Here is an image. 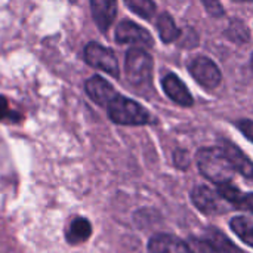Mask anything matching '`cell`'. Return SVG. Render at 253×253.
Wrapping results in <instances>:
<instances>
[{
	"label": "cell",
	"instance_id": "obj_1",
	"mask_svg": "<svg viewBox=\"0 0 253 253\" xmlns=\"http://www.w3.org/2000/svg\"><path fill=\"white\" fill-rule=\"evenodd\" d=\"M197 166L200 173L216 185L231 182L236 175V169L222 148H202L197 153Z\"/></svg>",
	"mask_w": 253,
	"mask_h": 253
},
{
	"label": "cell",
	"instance_id": "obj_2",
	"mask_svg": "<svg viewBox=\"0 0 253 253\" xmlns=\"http://www.w3.org/2000/svg\"><path fill=\"white\" fill-rule=\"evenodd\" d=\"M108 117L117 123L125 126H141L150 123L148 111L138 102L117 95L108 105H107Z\"/></svg>",
	"mask_w": 253,
	"mask_h": 253
},
{
	"label": "cell",
	"instance_id": "obj_3",
	"mask_svg": "<svg viewBox=\"0 0 253 253\" xmlns=\"http://www.w3.org/2000/svg\"><path fill=\"white\" fill-rule=\"evenodd\" d=\"M153 76V58L141 49L132 47L126 53V77L133 86H145L151 82Z\"/></svg>",
	"mask_w": 253,
	"mask_h": 253
},
{
	"label": "cell",
	"instance_id": "obj_4",
	"mask_svg": "<svg viewBox=\"0 0 253 253\" xmlns=\"http://www.w3.org/2000/svg\"><path fill=\"white\" fill-rule=\"evenodd\" d=\"M84 59L90 67L105 71L107 74H110L113 77H119V74H120L119 62H117V58L113 53V50H110L108 47H104L102 44H99L96 42H90L86 44Z\"/></svg>",
	"mask_w": 253,
	"mask_h": 253
},
{
	"label": "cell",
	"instance_id": "obj_5",
	"mask_svg": "<svg viewBox=\"0 0 253 253\" xmlns=\"http://www.w3.org/2000/svg\"><path fill=\"white\" fill-rule=\"evenodd\" d=\"M190 73L191 76L206 89H215L216 86H219L221 83V71L216 67V64L206 58V56H197L194 58L190 65Z\"/></svg>",
	"mask_w": 253,
	"mask_h": 253
},
{
	"label": "cell",
	"instance_id": "obj_6",
	"mask_svg": "<svg viewBox=\"0 0 253 253\" xmlns=\"http://www.w3.org/2000/svg\"><path fill=\"white\" fill-rule=\"evenodd\" d=\"M116 42L120 44H133V46H142V47H151L154 44L151 34L141 25L129 19H125L117 25Z\"/></svg>",
	"mask_w": 253,
	"mask_h": 253
},
{
	"label": "cell",
	"instance_id": "obj_7",
	"mask_svg": "<svg viewBox=\"0 0 253 253\" xmlns=\"http://www.w3.org/2000/svg\"><path fill=\"white\" fill-rule=\"evenodd\" d=\"M191 200L196 205V208L206 213V215H218L224 213V199L219 196L218 191L206 187V185H199L191 191Z\"/></svg>",
	"mask_w": 253,
	"mask_h": 253
},
{
	"label": "cell",
	"instance_id": "obj_8",
	"mask_svg": "<svg viewBox=\"0 0 253 253\" xmlns=\"http://www.w3.org/2000/svg\"><path fill=\"white\" fill-rule=\"evenodd\" d=\"M86 93L89 95V98L96 102L98 105L107 107L119 93L116 92V89L102 77L99 76H93L86 82Z\"/></svg>",
	"mask_w": 253,
	"mask_h": 253
},
{
	"label": "cell",
	"instance_id": "obj_9",
	"mask_svg": "<svg viewBox=\"0 0 253 253\" xmlns=\"http://www.w3.org/2000/svg\"><path fill=\"white\" fill-rule=\"evenodd\" d=\"M95 24L101 31H108L117 15V0H90Z\"/></svg>",
	"mask_w": 253,
	"mask_h": 253
},
{
	"label": "cell",
	"instance_id": "obj_10",
	"mask_svg": "<svg viewBox=\"0 0 253 253\" xmlns=\"http://www.w3.org/2000/svg\"><path fill=\"white\" fill-rule=\"evenodd\" d=\"M163 89L166 92V95L176 102L178 105L182 107H191L194 104V99L190 93V90L187 89V86L181 82V79L175 74H166L162 80Z\"/></svg>",
	"mask_w": 253,
	"mask_h": 253
},
{
	"label": "cell",
	"instance_id": "obj_11",
	"mask_svg": "<svg viewBox=\"0 0 253 253\" xmlns=\"http://www.w3.org/2000/svg\"><path fill=\"white\" fill-rule=\"evenodd\" d=\"M148 251L150 253H193L188 243L169 234H157L151 237Z\"/></svg>",
	"mask_w": 253,
	"mask_h": 253
},
{
	"label": "cell",
	"instance_id": "obj_12",
	"mask_svg": "<svg viewBox=\"0 0 253 253\" xmlns=\"http://www.w3.org/2000/svg\"><path fill=\"white\" fill-rule=\"evenodd\" d=\"M222 150L225 151V154L230 159V162H231L233 168L236 169V172L242 173L248 179H253V163L240 148H237L231 142H225Z\"/></svg>",
	"mask_w": 253,
	"mask_h": 253
},
{
	"label": "cell",
	"instance_id": "obj_13",
	"mask_svg": "<svg viewBox=\"0 0 253 253\" xmlns=\"http://www.w3.org/2000/svg\"><path fill=\"white\" fill-rule=\"evenodd\" d=\"M92 236V225L86 218H74L65 233V239L70 245H80Z\"/></svg>",
	"mask_w": 253,
	"mask_h": 253
},
{
	"label": "cell",
	"instance_id": "obj_14",
	"mask_svg": "<svg viewBox=\"0 0 253 253\" xmlns=\"http://www.w3.org/2000/svg\"><path fill=\"white\" fill-rule=\"evenodd\" d=\"M208 243L213 248V251L216 253H243L242 249H239L224 233H221L219 230L211 228L208 231L206 236Z\"/></svg>",
	"mask_w": 253,
	"mask_h": 253
},
{
	"label": "cell",
	"instance_id": "obj_15",
	"mask_svg": "<svg viewBox=\"0 0 253 253\" xmlns=\"http://www.w3.org/2000/svg\"><path fill=\"white\" fill-rule=\"evenodd\" d=\"M157 30H159V34H160V39L165 42V43H170V42H175L181 31L179 28L176 27L173 18L169 15V13H162L157 19Z\"/></svg>",
	"mask_w": 253,
	"mask_h": 253
},
{
	"label": "cell",
	"instance_id": "obj_16",
	"mask_svg": "<svg viewBox=\"0 0 253 253\" xmlns=\"http://www.w3.org/2000/svg\"><path fill=\"white\" fill-rule=\"evenodd\" d=\"M231 230L234 231V234L243 240L248 246L253 248V224L245 216H236L231 221Z\"/></svg>",
	"mask_w": 253,
	"mask_h": 253
},
{
	"label": "cell",
	"instance_id": "obj_17",
	"mask_svg": "<svg viewBox=\"0 0 253 253\" xmlns=\"http://www.w3.org/2000/svg\"><path fill=\"white\" fill-rule=\"evenodd\" d=\"M216 191L219 193V196L225 200V202H228V203H231V205H234V206H239V203L242 202V199H243V196H245V193H242L236 185H233L231 182H225V184H221V185H216Z\"/></svg>",
	"mask_w": 253,
	"mask_h": 253
},
{
	"label": "cell",
	"instance_id": "obj_18",
	"mask_svg": "<svg viewBox=\"0 0 253 253\" xmlns=\"http://www.w3.org/2000/svg\"><path fill=\"white\" fill-rule=\"evenodd\" d=\"M126 4L139 16L150 18L156 12V3L153 0H125Z\"/></svg>",
	"mask_w": 253,
	"mask_h": 253
},
{
	"label": "cell",
	"instance_id": "obj_19",
	"mask_svg": "<svg viewBox=\"0 0 253 253\" xmlns=\"http://www.w3.org/2000/svg\"><path fill=\"white\" fill-rule=\"evenodd\" d=\"M22 116L16 111H12L9 107V102L4 96L0 95V122L7 120V122H21Z\"/></svg>",
	"mask_w": 253,
	"mask_h": 253
},
{
	"label": "cell",
	"instance_id": "obj_20",
	"mask_svg": "<svg viewBox=\"0 0 253 253\" xmlns=\"http://www.w3.org/2000/svg\"><path fill=\"white\" fill-rule=\"evenodd\" d=\"M228 34H230L228 37H231L237 42H246L249 39V31H248L246 25L240 21H236L234 24H231Z\"/></svg>",
	"mask_w": 253,
	"mask_h": 253
},
{
	"label": "cell",
	"instance_id": "obj_21",
	"mask_svg": "<svg viewBox=\"0 0 253 253\" xmlns=\"http://www.w3.org/2000/svg\"><path fill=\"white\" fill-rule=\"evenodd\" d=\"M190 249L193 253H216L213 251V248L208 243V240H199V239H191L188 243Z\"/></svg>",
	"mask_w": 253,
	"mask_h": 253
},
{
	"label": "cell",
	"instance_id": "obj_22",
	"mask_svg": "<svg viewBox=\"0 0 253 253\" xmlns=\"http://www.w3.org/2000/svg\"><path fill=\"white\" fill-rule=\"evenodd\" d=\"M203 6L212 16H222L224 15V7L219 0H202Z\"/></svg>",
	"mask_w": 253,
	"mask_h": 253
},
{
	"label": "cell",
	"instance_id": "obj_23",
	"mask_svg": "<svg viewBox=\"0 0 253 253\" xmlns=\"http://www.w3.org/2000/svg\"><path fill=\"white\" fill-rule=\"evenodd\" d=\"M175 163H176L178 168L185 169L190 165V156H188V153L185 150H178L175 153Z\"/></svg>",
	"mask_w": 253,
	"mask_h": 253
},
{
	"label": "cell",
	"instance_id": "obj_24",
	"mask_svg": "<svg viewBox=\"0 0 253 253\" xmlns=\"http://www.w3.org/2000/svg\"><path fill=\"white\" fill-rule=\"evenodd\" d=\"M239 129L245 133V136L248 139H251L253 142V122L252 120H242L239 122Z\"/></svg>",
	"mask_w": 253,
	"mask_h": 253
},
{
	"label": "cell",
	"instance_id": "obj_25",
	"mask_svg": "<svg viewBox=\"0 0 253 253\" xmlns=\"http://www.w3.org/2000/svg\"><path fill=\"white\" fill-rule=\"evenodd\" d=\"M237 209H243V211H248V212L253 213V193H248V194L243 196V199L239 203Z\"/></svg>",
	"mask_w": 253,
	"mask_h": 253
},
{
	"label": "cell",
	"instance_id": "obj_26",
	"mask_svg": "<svg viewBox=\"0 0 253 253\" xmlns=\"http://www.w3.org/2000/svg\"><path fill=\"white\" fill-rule=\"evenodd\" d=\"M236 1H253V0H236Z\"/></svg>",
	"mask_w": 253,
	"mask_h": 253
},
{
	"label": "cell",
	"instance_id": "obj_27",
	"mask_svg": "<svg viewBox=\"0 0 253 253\" xmlns=\"http://www.w3.org/2000/svg\"><path fill=\"white\" fill-rule=\"evenodd\" d=\"M252 68H253V55H252Z\"/></svg>",
	"mask_w": 253,
	"mask_h": 253
}]
</instances>
